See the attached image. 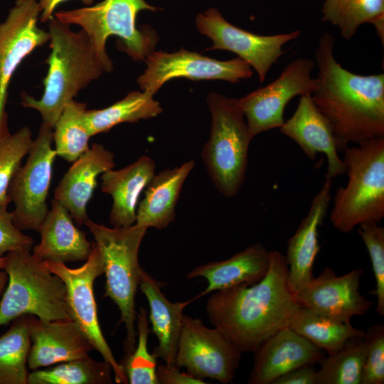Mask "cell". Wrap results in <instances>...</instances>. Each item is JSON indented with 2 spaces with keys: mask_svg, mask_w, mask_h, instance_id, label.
Masks as SVG:
<instances>
[{
  "mask_svg": "<svg viewBox=\"0 0 384 384\" xmlns=\"http://www.w3.org/2000/svg\"><path fill=\"white\" fill-rule=\"evenodd\" d=\"M287 279L285 256L271 250L268 270L260 280L214 292L208 298L209 321L242 353H254L289 326L299 306Z\"/></svg>",
  "mask_w": 384,
  "mask_h": 384,
  "instance_id": "cell-1",
  "label": "cell"
},
{
  "mask_svg": "<svg viewBox=\"0 0 384 384\" xmlns=\"http://www.w3.org/2000/svg\"><path fill=\"white\" fill-rule=\"evenodd\" d=\"M334 47L333 36L324 33L315 51L318 73L311 95L343 151L351 143L384 137V74L345 69L334 58Z\"/></svg>",
  "mask_w": 384,
  "mask_h": 384,
  "instance_id": "cell-2",
  "label": "cell"
},
{
  "mask_svg": "<svg viewBox=\"0 0 384 384\" xmlns=\"http://www.w3.org/2000/svg\"><path fill=\"white\" fill-rule=\"evenodd\" d=\"M48 22L51 52L44 91L38 100L23 92L21 105L37 110L43 123L53 128L66 105L107 70L82 29L73 31L54 16Z\"/></svg>",
  "mask_w": 384,
  "mask_h": 384,
  "instance_id": "cell-3",
  "label": "cell"
},
{
  "mask_svg": "<svg viewBox=\"0 0 384 384\" xmlns=\"http://www.w3.org/2000/svg\"><path fill=\"white\" fill-rule=\"evenodd\" d=\"M348 181L335 194L330 220L343 233L384 217V137L366 140L343 150Z\"/></svg>",
  "mask_w": 384,
  "mask_h": 384,
  "instance_id": "cell-4",
  "label": "cell"
},
{
  "mask_svg": "<svg viewBox=\"0 0 384 384\" xmlns=\"http://www.w3.org/2000/svg\"><path fill=\"white\" fill-rule=\"evenodd\" d=\"M3 270L8 284L0 299V326L23 315L45 321L71 319L65 283L31 251L8 252Z\"/></svg>",
  "mask_w": 384,
  "mask_h": 384,
  "instance_id": "cell-5",
  "label": "cell"
},
{
  "mask_svg": "<svg viewBox=\"0 0 384 384\" xmlns=\"http://www.w3.org/2000/svg\"><path fill=\"white\" fill-rule=\"evenodd\" d=\"M84 224L101 255L106 277L105 297L112 299L120 311V321L127 331L124 348L129 354L137 343L135 298L142 269L138 256L147 229L136 224L108 228L90 218Z\"/></svg>",
  "mask_w": 384,
  "mask_h": 384,
  "instance_id": "cell-6",
  "label": "cell"
},
{
  "mask_svg": "<svg viewBox=\"0 0 384 384\" xmlns=\"http://www.w3.org/2000/svg\"><path fill=\"white\" fill-rule=\"evenodd\" d=\"M207 102L212 123L202 159L215 187L225 197L233 198L245 182L253 137L244 121L239 100L210 92Z\"/></svg>",
  "mask_w": 384,
  "mask_h": 384,
  "instance_id": "cell-7",
  "label": "cell"
},
{
  "mask_svg": "<svg viewBox=\"0 0 384 384\" xmlns=\"http://www.w3.org/2000/svg\"><path fill=\"white\" fill-rule=\"evenodd\" d=\"M157 9L145 0H103L93 6L61 10L53 16L69 25L80 26L107 72H110L113 65L106 50L108 38L118 37L119 48L133 60H144L154 48L158 36L152 29H138L137 16L141 11Z\"/></svg>",
  "mask_w": 384,
  "mask_h": 384,
  "instance_id": "cell-8",
  "label": "cell"
},
{
  "mask_svg": "<svg viewBox=\"0 0 384 384\" xmlns=\"http://www.w3.org/2000/svg\"><path fill=\"white\" fill-rule=\"evenodd\" d=\"M53 142V128L42 122L26 164L19 166L11 181L8 194L14 206L13 221L21 230L38 232L48 211L46 199L57 155Z\"/></svg>",
  "mask_w": 384,
  "mask_h": 384,
  "instance_id": "cell-9",
  "label": "cell"
},
{
  "mask_svg": "<svg viewBox=\"0 0 384 384\" xmlns=\"http://www.w3.org/2000/svg\"><path fill=\"white\" fill-rule=\"evenodd\" d=\"M43 262L65 283L70 318L85 334L93 349L111 366L114 380L117 383H128L122 367L116 361L98 321L94 282L104 274V265L95 243L93 242L92 251L86 262L79 267L70 268L63 262Z\"/></svg>",
  "mask_w": 384,
  "mask_h": 384,
  "instance_id": "cell-10",
  "label": "cell"
},
{
  "mask_svg": "<svg viewBox=\"0 0 384 384\" xmlns=\"http://www.w3.org/2000/svg\"><path fill=\"white\" fill-rule=\"evenodd\" d=\"M242 352L216 328H208L200 318L184 314L175 365L193 377L231 383L240 366Z\"/></svg>",
  "mask_w": 384,
  "mask_h": 384,
  "instance_id": "cell-11",
  "label": "cell"
},
{
  "mask_svg": "<svg viewBox=\"0 0 384 384\" xmlns=\"http://www.w3.org/2000/svg\"><path fill=\"white\" fill-rule=\"evenodd\" d=\"M315 65L309 58L295 59L274 81L239 99L253 138L262 132L279 129L284 122V112L288 102L295 96L314 92L316 82L311 71Z\"/></svg>",
  "mask_w": 384,
  "mask_h": 384,
  "instance_id": "cell-12",
  "label": "cell"
},
{
  "mask_svg": "<svg viewBox=\"0 0 384 384\" xmlns=\"http://www.w3.org/2000/svg\"><path fill=\"white\" fill-rule=\"evenodd\" d=\"M144 60L146 68L137 83L143 91L153 95L173 78L223 80L235 83L252 75L251 66L239 57L220 61L183 48L171 53L151 52Z\"/></svg>",
  "mask_w": 384,
  "mask_h": 384,
  "instance_id": "cell-13",
  "label": "cell"
},
{
  "mask_svg": "<svg viewBox=\"0 0 384 384\" xmlns=\"http://www.w3.org/2000/svg\"><path fill=\"white\" fill-rule=\"evenodd\" d=\"M196 24L201 33L213 41V46L206 50L233 52L255 70L260 82L265 80L271 67L283 55V46L301 33L300 31H294L271 36L255 34L230 23L214 8L199 14Z\"/></svg>",
  "mask_w": 384,
  "mask_h": 384,
  "instance_id": "cell-14",
  "label": "cell"
},
{
  "mask_svg": "<svg viewBox=\"0 0 384 384\" xmlns=\"http://www.w3.org/2000/svg\"><path fill=\"white\" fill-rule=\"evenodd\" d=\"M40 14L37 0H16L0 23V137L9 131L5 106L13 75L35 48L50 41L49 32L38 25Z\"/></svg>",
  "mask_w": 384,
  "mask_h": 384,
  "instance_id": "cell-15",
  "label": "cell"
},
{
  "mask_svg": "<svg viewBox=\"0 0 384 384\" xmlns=\"http://www.w3.org/2000/svg\"><path fill=\"white\" fill-rule=\"evenodd\" d=\"M362 272L356 268L337 276L326 267L296 294L297 301L300 306L318 314L351 323L353 316L365 314L373 304L360 292Z\"/></svg>",
  "mask_w": 384,
  "mask_h": 384,
  "instance_id": "cell-16",
  "label": "cell"
},
{
  "mask_svg": "<svg viewBox=\"0 0 384 384\" xmlns=\"http://www.w3.org/2000/svg\"><path fill=\"white\" fill-rule=\"evenodd\" d=\"M249 384H272L298 367L319 363L323 350L287 326L263 342L253 353Z\"/></svg>",
  "mask_w": 384,
  "mask_h": 384,
  "instance_id": "cell-17",
  "label": "cell"
},
{
  "mask_svg": "<svg viewBox=\"0 0 384 384\" xmlns=\"http://www.w3.org/2000/svg\"><path fill=\"white\" fill-rule=\"evenodd\" d=\"M279 131L294 141L309 159H315L318 153L326 155V178L333 179L346 174L345 166L338 154L340 151L338 142L330 124L316 107L311 95L300 97L295 112L284 121Z\"/></svg>",
  "mask_w": 384,
  "mask_h": 384,
  "instance_id": "cell-18",
  "label": "cell"
},
{
  "mask_svg": "<svg viewBox=\"0 0 384 384\" xmlns=\"http://www.w3.org/2000/svg\"><path fill=\"white\" fill-rule=\"evenodd\" d=\"M29 335L28 366L31 370L86 357L93 349L71 319L45 321L31 315Z\"/></svg>",
  "mask_w": 384,
  "mask_h": 384,
  "instance_id": "cell-19",
  "label": "cell"
},
{
  "mask_svg": "<svg viewBox=\"0 0 384 384\" xmlns=\"http://www.w3.org/2000/svg\"><path fill=\"white\" fill-rule=\"evenodd\" d=\"M333 181L326 178L314 197L309 212L289 239L287 255L288 285L296 294L314 277L313 267L320 250L319 228L326 216Z\"/></svg>",
  "mask_w": 384,
  "mask_h": 384,
  "instance_id": "cell-20",
  "label": "cell"
},
{
  "mask_svg": "<svg viewBox=\"0 0 384 384\" xmlns=\"http://www.w3.org/2000/svg\"><path fill=\"white\" fill-rule=\"evenodd\" d=\"M115 166L114 154L94 144L79 156L55 189L54 200L63 205L78 225L89 218L87 205L97 186L99 175Z\"/></svg>",
  "mask_w": 384,
  "mask_h": 384,
  "instance_id": "cell-21",
  "label": "cell"
},
{
  "mask_svg": "<svg viewBox=\"0 0 384 384\" xmlns=\"http://www.w3.org/2000/svg\"><path fill=\"white\" fill-rule=\"evenodd\" d=\"M41 241L32 254L42 261L68 262L86 260L93 242L77 228L69 211L55 200L38 230Z\"/></svg>",
  "mask_w": 384,
  "mask_h": 384,
  "instance_id": "cell-22",
  "label": "cell"
},
{
  "mask_svg": "<svg viewBox=\"0 0 384 384\" xmlns=\"http://www.w3.org/2000/svg\"><path fill=\"white\" fill-rule=\"evenodd\" d=\"M270 251L261 243H255L230 258L209 262L189 271L188 279L203 277L206 288L194 300L216 291L241 284H252L260 280L270 265Z\"/></svg>",
  "mask_w": 384,
  "mask_h": 384,
  "instance_id": "cell-23",
  "label": "cell"
},
{
  "mask_svg": "<svg viewBox=\"0 0 384 384\" xmlns=\"http://www.w3.org/2000/svg\"><path fill=\"white\" fill-rule=\"evenodd\" d=\"M164 285L141 269L139 287L147 299L149 319L152 332L158 340L153 354L156 359L161 358L166 364L175 365L184 316L183 310L195 300L193 298L188 301L171 302L161 292Z\"/></svg>",
  "mask_w": 384,
  "mask_h": 384,
  "instance_id": "cell-24",
  "label": "cell"
},
{
  "mask_svg": "<svg viewBox=\"0 0 384 384\" xmlns=\"http://www.w3.org/2000/svg\"><path fill=\"white\" fill-rule=\"evenodd\" d=\"M155 166L154 161L144 155L123 169H112L102 174L101 189L113 201L110 213V223L113 227L135 224L138 200L155 175Z\"/></svg>",
  "mask_w": 384,
  "mask_h": 384,
  "instance_id": "cell-25",
  "label": "cell"
},
{
  "mask_svg": "<svg viewBox=\"0 0 384 384\" xmlns=\"http://www.w3.org/2000/svg\"><path fill=\"white\" fill-rule=\"evenodd\" d=\"M194 165L190 160L153 176L137 210L136 225L163 230L174 220L183 185Z\"/></svg>",
  "mask_w": 384,
  "mask_h": 384,
  "instance_id": "cell-26",
  "label": "cell"
},
{
  "mask_svg": "<svg viewBox=\"0 0 384 384\" xmlns=\"http://www.w3.org/2000/svg\"><path fill=\"white\" fill-rule=\"evenodd\" d=\"M288 326L328 354L338 351L349 338L365 336L363 331L354 328L351 323L318 314L300 306Z\"/></svg>",
  "mask_w": 384,
  "mask_h": 384,
  "instance_id": "cell-27",
  "label": "cell"
},
{
  "mask_svg": "<svg viewBox=\"0 0 384 384\" xmlns=\"http://www.w3.org/2000/svg\"><path fill=\"white\" fill-rule=\"evenodd\" d=\"M153 96L146 91H133L109 107L86 110L85 118L92 137L122 123H133L159 115L163 110Z\"/></svg>",
  "mask_w": 384,
  "mask_h": 384,
  "instance_id": "cell-28",
  "label": "cell"
},
{
  "mask_svg": "<svg viewBox=\"0 0 384 384\" xmlns=\"http://www.w3.org/2000/svg\"><path fill=\"white\" fill-rule=\"evenodd\" d=\"M322 19L338 28L346 40L353 37L361 25H374L384 41V0H324Z\"/></svg>",
  "mask_w": 384,
  "mask_h": 384,
  "instance_id": "cell-29",
  "label": "cell"
},
{
  "mask_svg": "<svg viewBox=\"0 0 384 384\" xmlns=\"http://www.w3.org/2000/svg\"><path fill=\"white\" fill-rule=\"evenodd\" d=\"M31 315L15 320L0 336V384H28Z\"/></svg>",
  "mask_w": 384,
  "mask_h": 384,
  "instance_id": "cell-30",
  "label": "cell"
},
{
  "mask_svg": "<svg viewBox=\"0 0 384 384\" xmlns=\"http://www.w3.org/2000/svg\"><path fill=\"white\" fill-rule=\"evenodd\" d=\"M113 371L106 361H97L89 356L56 364L45 370L28 373V384H110Z\"/></svg>",
  "mask_w": 384,
  "mask_h": 384,
  "instance_id": "cell-31",
  "label": "cell"
},
{
  "mask_svg": "<svg viewBox=\"0 0 384 384\" xmlns=\"http://www.w3.org/2000/svg\"><path fill=\"white\" fill-rule=\"evenodd\" d=\"M86 104L70 101L53 128L56 154L67 161H75L90 148L92 135L86 122Z\"/></svg>",
  "mask_w": 384,
  "mask_h": 384,
  "instance_id": "cell-32",
  "label": "cell"
},
{
  "mask_svg": "<svg viewBox=\"0 0 384 384\" xmlns=\"http://www.w3.org/2000/svg\"><path fill=\"white\" fill-rule=\"evenodd\" d=\"M364 336L351 338L338 351L324 356L319 362L316 384H361L366 353Z\"/></svg>",
  "mask_w": 384,
  "mask_h": 384,
  "instance_id": "cell-33",
  "label": "cell"
},
{
  "mask_svg": "<svg viewBox=\"0 0 384 384\" xmlns=\"http://www.w3.org/2000/svg\"><path fill=\"white\" fill-rule=\"evenodd\" d=\"M137 339L133 351L126 354L120 363L130 384H159L156 378V358L148 349L150 332L146 309L140 307L137 313Z\"/></svg>",
  "mask_w": 384,
  "mask_h": 384,
  "instance_id": "cell-34",
  "label": "cell"
},
{
  "mask_svg": "<svg viewBox=\"0 0 384 384\" xmlns=\"http://www.w3.org/2000/svg\"><path fill=\"white\" fill-rule=\"evenodd\" d=\"M33 142L32 132L27 127L14 134L8 131L0 137V204L11 203L8 194L11 181Z\"/></svg>",
  "mask_w": 384,
  "mask_h": 384,
  "instance_id": "cell-35",
  "label": "cell"
},
{
  "mask_svg": "<svg viewBox=\"0 0 384 384\" xmlns=\"http://www.w3.org/2000/svg\"><path fill=\"white\" fill-rule=\"evenodd\" d=\"M360 235L368 252L374 277L377 297L376 311L384 314V228L378 223H366L358 226Z\"/></svg>",
  "mask_w": 384,
  "mask_h": 384,
  "instance_id": "cell-36",
  "label": "cell"
},
{
  "mask_svg": "<svg viewBox=\"0 0 384 384\" xmlns=\"http://www.w3.org/2000/svg\"><path fill=\"white\" fill-rule=\"evenodd\" d=\"M366 353L361 384L384 383V325L375 324L365 332Z\"/></svg>",
  "mask_w": 384,
  "mask_h": 384,
  "instance_id": "cell-37",
  "label": "cell"
},
{
  "mask_svg": "<svg viewBox=\"0 0 384 384\" xmlns=\"http://www.w3.org/2000/svg\"><path fill=\"white\" fill-rule=\"evenodd\" d=\"M7 204H0V256L13 251H31L33 240L14 223Z\"/></svg>",
  "mask_w": 384,
  "mask_h": 384,
  "instance_id": "cell-38",
  "label": "cell"
},
{
  "mask_svg": "<svg viewBox=\"0 0 384 384\" xmlns=\"http://www.w3.org/2000/svg\"><path fill=\"white\" fill-rule=\"evenodd\" d=\"M156 378L159 384H205L203 380L196 378L180 370L176 365L157 364Z\"/></svg>",
  "mask_w": 384,
  "mask_h": 384,
  "instance_id": "cell-39",
  "label": "cell"
},
{
  "mask_svg": "<svg viewBox=\"0 0 384 384\" xmlns=\"http://www.w3.org/2000/svg\"><path fill=\"white\" fill-rule=\"evenodd\" d=\"M316 373L314 365H304L279 376L272 384H316Z\"/></svg>",
  "mask_w": 384,
  "mask_h": 384,
  "instance_id": "cell-40",
  "label": "cell"
},
{
  "mask_svg": "<svg viewBox=\"0 0 384 384\" xmlns=\"http://www.w3.org/2000/svg\"><path fill=\"white\" fill-rule=\"evenodd\" d=\"M68 0H39L38 4L41 10L40 20L42 22L48 21L54 15V11L58 6ZM85 5L90 6L94 0H80Z\"/></svg>",
  "mask_w": 384,
  "mask_h": 384,
  "instance_id": "cell-41",
  "label": "cell"
},
{
  "mask_svg": "<svg viewBox=\"0 0 384 384\" xmlns=\"http://www.w3.org/2000/svg\"><path fill=\"white\" fill-rule=\"evenodd\" d=\"M8 281L7 274L4 270H0V298L4 292Z\"/></svg>",
  "mask_w": 384,
  "mask_h": 384,
  "instance_id": "cell-42",
  "label": "cell"
},
{
  "mask_svg": "<svg viewBox=\"0 0 384 384\" xmlns=\"http://www.w3.org/2000/svg\"><path fill=\"white\" fill-rule=\"evenodd\" d=\"M4 265V256H0V270H3Z\"/></svg>",
  "mask_w": 384,
  "mask_h": 384,
  "instance_id": "cell-43",
  "label": "cell"
}]
</instances>
